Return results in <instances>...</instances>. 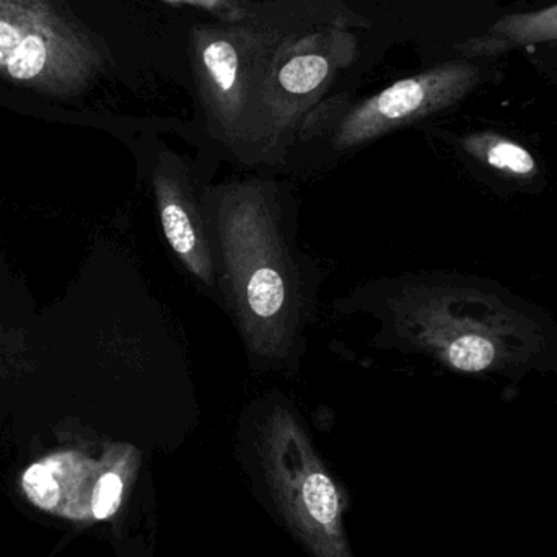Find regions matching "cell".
<instances>
[{"instance_id": "9", "label": "cell", "mask_w": 557, "mask_h": 557, "mask_svg": "<svg viewBox=\"0 0 557 557\" xmlns=\"http://www.w3.org/2000/svg\"><path fill=\"white\" fill-rule=\"evenodd\" d=\"M465 152L500 175L527 182L539 175L535 157L512 139L496 133H474L461 140Z\"/></svg>"}, {"instance_id": "6", "label": "cell", "mask_w": 557, "mask_h": 557, "mask_svg": "<svg viewBox=\"0 0 557 557\" xmlns=\"http://www.w3.org/2000/svg\"><path fill=\"white\" fill-rule=\"evenodd\" d=\"M483 81V69L473 62L450 61L421 74L401 78L360 101L337 124L336 150L366 146L393 131L441 113L471 94Z\"/></svg>"}, {"instance_id": "3", "label": "cell", "mask_w": 557, "mask_h": 557, "mask_svg": "<svg viewBox=\"0 0 557 557\" xmlns=\"http://www.w3.org/2000/svg\"><path fill=\"white\" fill-rule=\"evenodd\" d=\"M103 39L59 0H0V77L54 98L84 94L107 71Z\"/></svg>"}, {"instance_id": "5", "label": "cell", "mask_w": 557, "mask_h": 557, "mask_svg": "<svg viewBox=\"0 0 557 557\" xmlns=\"http://www.w3.org/2000/svg\"><path fill=\"white\" fill-rule=\"evenodd\" d=\"M261 458L278 510L313 557H354L346 539L343 497L288 409L274 408L264 422Z\"/></svg>"}, {"instance_id": "12", "label": "cell", "mask_w": 557, "mask_h": 557, "mask_svg": "<svg viewBox=\"0 0 557 557\" xmlns=\"http://www.w3.org/2000/svg\"><path fill=\"white\" fill-rule=\"evenodd\" d=\"M162 2L193 7V9L211 13L224 23L244 22L251 15L255 3L248 2V0H162Z\"/></svg>"}, {"instance_id": "1", "label": "cell", "mask_w": 557, "mask_h": 557, "mask_svg": "<svg viewBox=\"0 0 557 557\" xmlns=\"http://www.w3.org/2000/svg\"><path fill=\"white\" fill-rule=\"evenodd\" d=\"M228 300L251 356L278 362L290 352L304 288L270 185L238 182L209 199Z\"/></svg>"}, {"instance_id": "7", "label": "cell", "mask_w": 557, "mask_h": 557, "mask_svg": "<svg viewBox=\"0 0 557 557\" xmlns=\"http://www.w3.org/2000/svg\"><path fill=\"white\" fill-rule=\"evenodd\" d=\"M153 193L163 234L173 253L198 281L214 285L218 274L209 225L188 172L176 157L163 156L153 169Z\"/></svg>"}, {"instance_id": "4", "label": "cell", "mask_w": 557, "mask_h": 557, "mask_svg": "<svg viewBox=\"0 0 557 557\" xmlns=\"http://www.w3.org/2000/svg\"><path fill=\"white\" fill-rule=\"evenodd\" d=\"M398 318L418 346L458 372L497 369L532 344L519 314L476 290L414 288Z\"/></svg>"}, {"instance_id": "10", "label": "cell", "mask_w": 557, "mask_h": 557, "mask_svg": "<svg viewBox=\"0 0 557 557\" xmlns=\"http://www.w3.org/2000/svg\"><path fill=\"white\" fill-rule=\"evenodd\" d=\"M23 487L29 499L41 509H54L59 503V484L51 468L45 463H36L23 474Z\"/></svg>"}, {"instance_id": "8", "label": "cell", "mask_w": 557, "mask_h": 557, "mask_svg": "<svg viewBox=\"0 0 557 557\" xmlns=\"http://www.w3.org/2000/svg\"><path fill=\"white\" fill-rule=\"evenodd\" d=\"M546 41H557V3L535 12L503 16L484 35L468 39L457 48L467 58H483Z\"/></svg>"}, {"instance_id": "11", "label": "cell", "mask_w": 557, "mask_h": 557, "mask_svg": "<svg viewBox=\"0 0 557 557\" xmlns=\"http://www.w3.org/2000/svg\"><path fill=\"white\" fill-rule=\"evenodd\" d=\"M123 478L116 471L101 474L91 494V510L98 520L110 519L120 509L123 499Z\"/></svg>"}, {"instance_id": "2", "label": "cell", "mask_w": 557, "mask_h": 557, "mask_svg": "<svg viewBox=\"0 0 557 557\" xmlns=\"http://www.w3.org/2000/svg\"><path fill=\"white\" fill-rule=\"evenodd\" d=\"M370 23L339 0H314L290 25L255 42L247 72L255 97L253 162H276L321 98L359 55Z\"/></svg>"}]
</instances>
